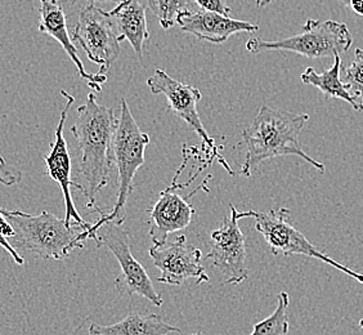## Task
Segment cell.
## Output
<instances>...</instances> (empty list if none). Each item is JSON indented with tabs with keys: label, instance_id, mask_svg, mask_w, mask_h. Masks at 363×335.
<instances>
[{
	"label": "cell",
	"instance_id": "obj_1",
	"mask_svg": "<svg viewBox=\"0 0 363 335\" xmlns=\"http://www.w3.org/2000/svg\"><path fill=\"white\" fill-rule=\"evenodd\" d=\"M118 121L112 109L98 104L94 93H89L84 105L77 107V120L71 126V133L80 153L79 173L84 180L82 194L88 199V209L96 208V195L108 183L112 142Z\"/></svg>",
	"mask_w": 363,
	"mask_h": 335
},
{
	"label": "cell",
	"instance_id": "obj_2",
	"mask_svg": "<svg viewBox=\"0 0 363 335\" xmlns=\"http://www.w3.org/2000/svg\"><path fill=\"white\" fill-rule=\"evenodd\" d=\"M308 121L307 114H294L262 105L252 126L242 131L246 158L241 175L252 177L263 161L279 156H299L323 175L325 164L311 158L301 145V134Z\"/></svg>",
	"mask_w": 363,
	"mask_h": 335
},
{
	"label": "cell",
	"instance_id": "obj_3",
	"mask_svg": "<svg viewBox=\"0 0 363 335\" xmlns=\"http://www.w3.org/2000/svg\"><path fill=\"white\" fill-rule=\"evenodd\" d=\"M0 210L13 227L14 236L9 243L14 249L33 251L44 259H65L75 249H83L88 238L82 226L67 224L65 218L49 212L34 216L21 210Z\"/></svg>",
	"mask_w": 363,
	"mask_h": 335
},
{
	"label": "cell",
	"instance_id": "obj_4",
	"mask_svg": "<svg viewBox=\"0 0 363 335\" xmlns=\"http://www.w3.org/2000/svg\"><path fill=\"white\" fill-rule=\"evenodd\" d=\"M118 128L112 142V164L118 169V199L108 214L99 208H94L99 219L86 230L88 238H94V232L106 222L124 224L125 221L126 203L132 195L134 187V177L138 169L145 164L146 147L150 145V136L140 131V126L134 119L125 98L121 99L120 118Z\"/></svg>",
	"mask_w": 363,
	"mask_h": 335
},
{
	"label": "cell",
	"instance_id": "obj_5",
	"mask_svg": "<svg viewBox=\"0 0 363 335\" xmlns=\"http://www.w3.org/2000/svg\"><path fill=\"white\" fill-rule=\"evenodd\" d=\"M240 219L242 218H254L255 219V230L263 235V238L269 245V249L273 256H304L309 258L318 259L325 263L334 267L350 278L356 280L357 282L363 284V273H356L350 267L336 262L335 259L328 257L323 251L312 244L301 231L293 224L291 212L285 207L279 209H271L267 213L247 210L238 212Z\"/></svg>",
	"mask_w": 363,
	"mask_h": 335
},
{
	"label": "cell",
	"instance_id": "obj_6",
	"mask_svg": "<svg viewBox=\"0 0 363 335\" xmlns=\"http://www.w3.org/2000/svg\"><path fill=\"white\" fill-rule=\"evenodd\" d=\"M352 43L353 38L345 23L333 20H308L298 35L276 42H264L254 38L246 43V49L252 53L286 50L308 58H325L347 53Z\"/></svg>",
	"mask_w": 363,
	"mask_h": 335
},
{
	"label": "cell",
	"instance_id": "obj_7",
	"mask_svg": "<svg viewBox=\"0 0 363 335\" xmlns=\"http://www.w3.org/2000/svg\"><path fill=\"white\" fill-rule=\"evenodd\" d=\"M98 248L106 246L119 262V276L115 280L116 289L132 295H140L151 302L156 307H161L164 300L156 292L151 278L145 267L134 258L130 251L129 232L123 224L106 222L94 232V238Z\"/></svg>",
	"mask_w": 363,
	"mask_h": 335
},
{
	"label": "cell",
	"instance_id": "obj_8",
	"mask_svg": "<svg viewBox=\"0 0 363 335\" xmlns=\"http://www.w3.org/2000/svg\"><path fill=\"white\" fill-rule=\"evenodd\" d=\"M189 159H191V148L187 145H183V163L179 169L177 170L174 180L168 189L161 191L159 199L155 202L152 208L148 210L150 238L152 240L154 245L167 243V238L170 234L187 229L189 224L192 222V218L195 214V208L187 202V199H189L192 194H195L199 190L203 189V185L186 197L179 195L178 190L186 189L189 183L195 181L197 175H200L205 168L209 167L210 164L203 163L200 169L197 170V173L194 177H191L189 181L186 183H178L179 175L189 164Z\"/></svg>",
	"mask_w": 363,
	"mask_h": 335
},
{
	"label": "cell",
	"instance_id": "obj_9",
	"mask_svg": "<svg viewBox=\"0 0 363 335\" xmlns=\"http://www.w3.org/2000/svg\"><path fill=\"white\" fill-rule=\"evenodd\" d=\"M147 85L152 94H164L168 99L169 110L174 112L179 119L183 120L201 138L203 153L213 155L216 160L228 172V175H235V172L230 169L228 163L219 153L222 147L216 145V141L210 137L209 133L203 128L200 120L197 104L203 98L201 92L192 85L181 83L169 77L168 74L161 69H156L154 75L147 79Z\"/></svg>",
	"mask_w": 363,
	"mask_h": 335
},
{
	"label": "cell",
	"instance_id": "obj_10",
	"mask_svg": "<svg viewBox=\"0 0 363 335\" xmlns=\"http://www.w3.org/2000/svg\"><path fill=\"white\" fill-rule=\"evenodd\" d=\"M72 39L82 45L91 62L106 74L120 56V36L108 12L94 4H86L77 16Z\"/></svg>",
	"mask_w": 363,
	"mask_h": 335
},
{
	"label": "cell",
	"instance_id": "obj_11",
	"mask_svg": "<svg viewBox=\"0 0 363 335\" xmlns=\"http://www.w3.org/2000/svg\"><path fill=\"white\" fill-rule=\"evenodd\" d=\"M230 214L211 232L206 259L224 275L227 285H238L249 278L244 234L238 227V209L230 204Z\"/></svg>",
	"mask_w": 363,
	"mask_h": 335
},
{
	"label": "cell",
	"instance_id": "obj_12",
	"mask_svg": "<svg viewBox=\"0 0 363 335\" xmlns=\"http://www.w3.org/2000/svg\"><path fill=\"white\" fill-rule=\"evenodd\" d=\"M148 254L161 273L157 278L161 284L181 287L191 279H195L197 285L209 282V275L201 265V251L189 246L184 235H179L173 243L167 241L164 244L152 245Z\"/></svg>",
	"mask_w": 363,
	"mask_h": 335
},
{
	"label": "cell",
	"instance_id": "obj_13",
	"mask_svg": "<svg viewBox=\"0 0 363 335\" xmlns=\"http://www.w3.org/2000/svg\"><path fill=\"white\" fill-rule=\"evenodd\" d=\"M61 94L66 98V105L61 112V118L58 121L56 129V140L50 143V151L43 159L47 167V173L53 181L58 183V186L62 190L63 200H65V221L66 224H77L82 226L84 230H89L91 224L84 221L80 213L77 212L75 203L71 195V187L79 190L82 192V185H77V182L71 180V156L69 153L67 142L63 137V128L67 119V114L70 111L71 106L75 102V97L69 92L61 91Z\"/></svg>",
	"mask_w": 363,
	"mask_h": 335
},
{
	"label": "cell",
	"instance_id": "obj_14",
	"mask_svg": "<svg viewBox=\"0 0 363 335\" xmlns=\"http://www.w3.org/2000/svg\"><path fill=\"white\" fill-rule=\"evenodd\" d=\"M39 31L52 36L62 45L63 50L75 65L77 74L84 79L89 88L96 92L102 91V85L107 82V75L101 72L91 74L85 70L84 65L77 53V47L71 42L62 4L58 0H39Z\"/></svg>",
	"mask_w": 363,
	"mask_h": 335
},
{
	"label": "cell",
	"instance_id": "obj_15",
	"mask_svg": "<svg viewBox=\"0 0 363 335\" xmlns=\"http://www.w3.org/2000/svg\"><path fill=\"white\" fill-rule=\"evenodd\" d=\"M177 23L183 33H189L200 40L213 44L227 42L235 34L254 33L259 30L258 25L241 20H232L223 14L203 9L199 12H191L189 9L183 11Z\"/></svg>",
	"mask_w": 363,
	"mask_h": 335
},
{
	"label": "cell",
	"instance_id": "obj_16",
	"mask_svg": "<svg viewBox=\"0 0 363 335\" xmlns=\"http://www.w3.org/2000/svg\"><path fill=\"white\" fill-rule=\"evenodd\" d=\"M123 40H128L142 60L145 44L150 39L147 26L146 6L140 0H121L108 12Z\"/></svg>",
	"mask_w": 363,
	"mask_h": 335
},
{
	"label": "cell",
	"instance_id": "obj_17",
	"mask_svg": "<svg viewBox=\"0 0 363 335\" xmlns=\"http://www.w3.org/2000/svg\"><path fill=\"white\" fill-rule=\"evenodd\" d=\"M181 329L164 322L160 314L130 312L123 320L112 325L91 324L89 335H169Z\"/></svg>",
	"mask_w": 363,
	"mask_h": 335
},
{
	"label": "cell",
	"instance_id": "obj_18",
	"mask_svg": "<svg viewBox=\"0 0 363 335\" xmlns=\"http://www.w3.org/2000/svg\"><path fill=\"white\" fill-rule=\"evenodd\" d=\"M334 65L323 72H317L313 67H308L307 70L301 74V82L307 85H313L318 88L325 94L326 98H339L350 104L356 111H363L359 104H357L350 92L342 84V58L339 55L334 56Z\"/></svg>",
	"mask_w": 363,
	"mask_h": 335
},
{
	"label": "cell",
	"instance_id": "obj_19",
	"mask_svg": "<svg viewBox=\"0 0 363 335\" xmlns=\"http://www.w3.org/2000/svg\"><path fill=\"white\" fill-rule=\"evenodd\" d=\"M290 298L286 292H281L277 297V308L273 311L271 316L264 320L257 322L252 326L250 335H287L289 333V309Z\"/></svg>",
	"mask_w": 363,
	"mask_h": 335
},
{
	"label": "cell",
	"instance_id": "obj_20",
	"mask_svg": "<svg viewBox=\"0 0 363 335\" xmlns=\"http://www.w3.org/2000/svg\"><path fill=\"white\" fill-rule=\"evenodd\" d=\"M342 84L350 96L359 104L363 110V49L357 48L354 60L344 70Z\"/></svg>",
	"mask_w": 363,
	"mask_h": 335
},
{
	"label": "cell",
	"instance_id": "obj_21",
	"mask_svg": "<svg viewBox=\"0 0 363 335\" xmlns=\"http://www.w3.org/2000/svg\"><path fill=\"white\" fill-rule=\"evenodd\" d=\"M147 4L164 28H173L179 14L186 11V0H147Z\"/></svg>",
	"mask_w": 363,
	"mask_h": 335
},
{
	"label": "cell",
	"instance_id": "obj_22",
	"mask_svg": "<svg viewBox=\"0 0 363 335\" xmlns=\"http://www.w3.org/2000/svg\"><path fill=\"white\" fill-rule=\"evenodd\" d=\"M13 236L14 230L12 224H9V221H8L4 214L1 213V210H0V246L12 256V258H13L14 262L17 265H22L25 263V259L22 258L17 249H14L12 244L9 243V240L13 238Z\"/></svg>",
	"mask_w": 363,
	"mask_h": 335
},
{
	"label": "cell",
	"instance_id": "obj_23",
	"mask_svg": "<svg viewBox=\"0 0 363 335\" xmlns=\"http://www.w3.org/2000/svg\"><path fill=\"white\" fill-rule=\"evenodd\" d=\"M22 173L20 169L8 165L3 155H0V183L4 186H14L20 183Z\"/></svg>",
	"mask_w": 363,
	"mask_h": 335
},
{
	"label": "cell",
	"instance_id": "obj_24",
	"mask_svg": "<svg viewBox=\"0 0 363 335\" xmlns=\"http://www.w3.org/2000/svg\"><path fill=\"white\" fill-rule=\"evenodd\" d=\"M194 1L203 11L216 12V13L223 14L225 17H230V8L227 6L225 0H194Z\"/></svg>",
	"mask_w": 363,
	"mask_h": 335
},
{
	"label": "cell",
	"instance_id": "obj_25",
	"mask_svg": "<svg viewBox=\"0 0 363 335\" xmlns=\"http://www.w3.org/2000/svg\"><path fill=\"white\" fill-rule=\"evenodd\" d=\"M344 7L350 8L354 13L363 17V0H339Z\"/></svg>",
	"mask_w": 363,
	"mask_h": 335
},
{
	"label": "cell",
	"instance_id": "obj_26",
	"mask_svg": "<svg viewBox=\"0 0 363 335\" xmlns=\"http://www.w3.org/2000/svg\"><path fill=\"white\" fill-rule=\"evenodd\" d=\"M77 1H85L86 4H97V3H107V1H116V3H120L121 0H71V3L74 4V3H77Z\"/></svg>",
	"mask_w": 363,
	"mask_h": 335
},
{
	"label": "cell",
	"instance_id": "obj_27",
	"mask_svg": "<svg viewBox=\"0 0 363 335\" xmlns=\"http://www.w3.org/2000/svg\"><path fill=\"white\" fill-rule=\"evenodd\" d=\"M258 7H266L267 4H269L273 0H255Z\"/></svg>",
	"mask_w": 363,
	"mask_h": 335
},
{
	"label": "cell",
	"instance_id": "obj_28",
	"mask_svg": "<svg viewBox=\"0 0 363 335\" xmlns=\"http://www.w3.org/2000/svg\"><path fill=\"white\" fill-rule=\"evenodd\" d=\"M191 335H205L203 334V331H197V333H194V334Z\"/></svg>",
	"mask_w": 363,
	"mask_h": 335
},
{
	"label": "cell",
	"instance_id": "obj_29",
	"mask_svg": "<svg viewBox=\"0 0 363 335\" xmlns=\"http://www.w3.org/2000/svg\"><path fill=\"white\" fill-rule=\"evenodd\" d=\"M359 326H361V329L363 330V319L361 320V322H359Z\"/></svg>",
	"mask_w": 363,
	"mask_h": 335
}]
</instances>
